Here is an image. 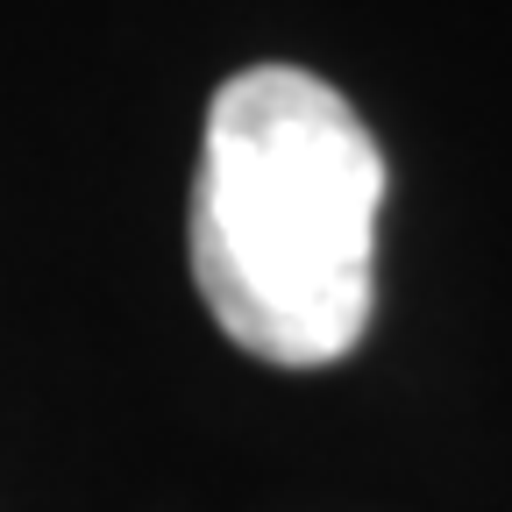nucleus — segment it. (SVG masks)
Here are the masks:
<instances>
[{"instance_id": "1", "label": "nucleus", "mask_w": 512, "mask_h": 512, "mask_svg": "<svg viewBox=\"0 0 512 512\" xmlns=\"http://www.w3.org/2000/svg\"><path fill=\"white\" fill-rule=\"evenodd\" d=\"M384 150L299 64H249L207 107L192 178V285L221 335L278 370L342 363L377 299Z\"/></svg>"}]
</instances>
